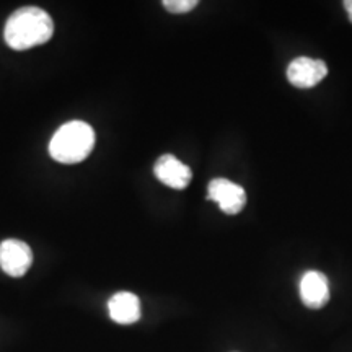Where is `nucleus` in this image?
Listing matches in <instances>:
<instances>
[{"instance_id":"7ed1b4c3","label":"nucleus","mask_w":352,"mask_h":352,"mask_svg":"<svg viewBox=\"0 0 352 352\" xmlns=\"http://www.w3.org/2000/svg\"><path fill=\"white\" fill-rule=\"evenodd\" d=\"M33 264V252L25 241L3 240L0 243V267L6 274L21 277Z\"/></svg>"},{"instance_id":"6e6552de","label":"nucleus","mask_w":352,"mask_h":352,"mask_svg":"<svg viewBox=\"0 0 352 352\" xmlns=\"http://www.w3.org/2000/svg\"><path fill=\"white\" fill-rule=\"evenodd\" d=\"M108 311L113 321L120 324H132L142 315L140 300L132 292H118L109 298Z\"/></svg>"},{"instance_id":"1a4fd4ad","label":"nucleus","mask_w":352,"mask_h":352,"mask_svg":"<svg viewBox=\"0 0 352 352\" xmlns=\"http://www.w3.org/2000/svg\"><path fill=\"white\" fill-rule=\"evenodd\" d=\"M197 0H165L164 7L170 13H188L197 7Z\"/></svg>"},{"instance_id":"f257e3e1","label":"nucleus","mask_w":352,"mask_h":352,"mask_svg":"<svg viewBox=\"0 0 352 352\" xmlns=\"http://www.w3.org/2000/svg\"><path fill=\"white\" fill-rule=\"evenodd\" d=\"M52 33L54 23L50 13L39 7H21L8 16L3 38L8 47L25 51L47 43Z\"/></svg>"},{"instance_id":"0eeeda50","label":"nucleus","mask_w":352,"mask_h":352,"mask_svg":"<svg viewBox=\"0 0 352 352\" xmlns=\"http://www.w3.org/2000/svg\"><path fill=\"white\" fill-rule=\"evenodd\" d=\"M300 298L303 305L308 308H321L329 300V284L328 277L320 271H307L302 276L300 284Z\"/></svg>"},{"instance_id":"20e7f679","label":"nucleus","mask_w":352,"mask_h":352,"mask_svg":"<svg viewBox=\"0 0 352 352\" xmlns=\"http://www.w3.org/2000/svg\"><path fill=\"white\" fill-rule=\"evenodd\" d=\"M208 197L217 202V206L228 215H235L243 210L246 192L240 184L226 178H215L208 186Z\"/></svg>"},{"instance_id":"9d476101","label":"nucleus","mask_w":352,"mask_h":352,"mask_svg":"<svg viewBox=\"0 0 352 352\" xmlns=\"http://www.w3.org/2000/svg\"><path fill=\"white\" fill-rule=\"evenodd\" d=\"M342 6H344L346 12H347V15H349V20H351V23H352V0H346V2L342 3Z\"/></svg>"},{"instance_id":"f03ea898","label":"nucleus","mask_w":352,"mask_h":352,"mask_svg":"<svg viewBox=\"0 0 352 352\" xmlns=\"http://www.w3.org/2000/svg\"><path fill=\"white\" fill-rule=\"evenodd\" d=\"M94 127L83 121H70L60 126L52 135L50 155L59 164H80L94 151Z\"/></svg>"},{"instance_id":"39448f33","label":"nucleus","mask_w":352,"mask_h":352,"mask_svg":"<svg viewBox=\"0 0 352 352\" xmlns=\"http://www.w3.org/2000/svg\"><path fill=\"white\" fill-rule=\"evenodd\" d=\"M287 80L297 88H311L328 76L327 64L321 59L296 57L287 67Z\"/></svg>"},{"instance_id":"423d86ee","label":"nucleus","mask_w":352,"mask_h":352,"mask_svg":"<svg viewBox=\"0 0 352 352\" xmlns=\"http://www.w3.org/2000/svg\"><path fill=\"white\" fill-rule=\"evenodd\" d=\"M153 173L165 186L173 189H184L192 179L191 168L170 153L158 158L153 166Z\"/></svg>"}]
</instances>
